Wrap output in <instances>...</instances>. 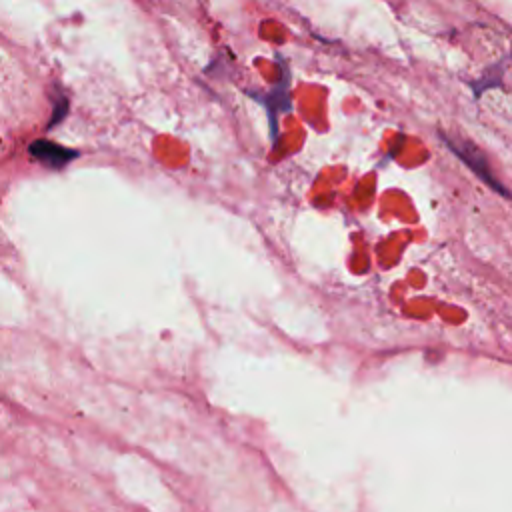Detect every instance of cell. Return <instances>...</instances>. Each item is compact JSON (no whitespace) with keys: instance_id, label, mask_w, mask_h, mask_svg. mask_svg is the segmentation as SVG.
I'll list each match as a JSON object with an SVG mask.
<instances>
[{"instance_id":"6da1fadb","label":"cell","mask_w":512,"mask_h":512,"mask_svg":"<svg viewBox=\"0 0 512 512\" xmlns=\"http://www.w3.org/2000/svg\"><path fill=\"white\" fill-rule=\"evenodd\" d=\"M444 142H446V146H448L450 150H454V154H456L458 158H462V162H466V164L470 166V170H472L478 178H482L490 188L498 190V194H502L504 198H508L506 188L492 176V170H490V166H488L484 154H482L476 146H472L470 142H464V140H458V142H456V140H452V138H448V136H444Z\"/></svg>"},{"instance_id":"7a4b0ae2","label":"cell","mask_w":512,"mask_h":512,"mask_svg":"<svg viewBox=\"0 0 512 512\" xmlns=\"http://www.w3.org/2000/svg\"><path fill=\"white\" fill-rule=\"evenodd\" d=\"M30 152H32L40 162H44V164H48V166H54V168L68 164V162L76 156L74 150H68V148L60 146V144L46 142V140L34 142V144L30 146Z\"/></svg>"},{"instance_id":"3957f363","label":"cell","mask_w":512,"mask_h":512,"mask_svg":"<svg viewBox=\"0 0 512 512\" xmlns=\"http://www.w3.org/2000/svg\"><path fill=\"white\" fill-rule=\"evenodd\" d=\"M288 76H286V70H284V76H282V82L272 90V94L268 96L266 100V106L270 110V128L274 130V140H276V126H278V120H276V114L280 112H286L290 108V102H288Z\"/></svg>"}]
</instances>
